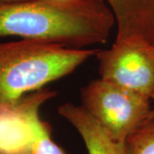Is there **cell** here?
<instances>
[{"label":"cell","instance_id":"obj_1","mask_svg":"<svg viewBox=\"0 0 154 154\" xmlns=\"http://www.w3.org/2000/svg\"><path fill=\"white\" fill-rule=\"evenodd\" d=\"M116 25L105 0H28L0 5V38L68 48L105 43Z\"/></svg>","mask_w":154,"mask_h":154},{"label":"cell","instance_id":"obj_2","mask_svg":"<svg viewBox=\"0 0 154 154\" xmlns=\"http://www.w3.org/2000/svg\"><path fill=\"white\" fill-rule=\"evenodd\" d=\"M98 50L29 39L0 42V109L70 75Z\"/></svg>","mask_w":154,"mask_h":154},{"label":"cell","instance_id":"obj_3","mask_svg":"<svg viewBox=\"0 0 154 154\" xmlns=\"http://www.w3.org/2000/svg\"><path fill=\"white\" fill-rule=\"evenodd\" d=\"M81 94L82 106L120 142L147 121L152 110L151 99L101 78L82 88Z\"/></svg>","mask_w":154,"mask_h":154},{"label":"cell","instance_id":"obj_4","mask_svg":"<svg viewBox=\"0 0 154 154\" xmlns=\"http://www.w3.org/2000/svg\"><path fill=\"white\" fill-rule=\"evenodd\" d=\"M100 78L154 99V46L140 40L114 42L110 49L98 50Z\"/></svg>","mask_w":154,"mask_h":154},{"label":"cell","instance_id":"obj_5","mask_svg":"<svg viewBox=\"0 0 154 154\" xmlns=\"http://www.w3.org/2000/svg\"><path fill=\"white\" fill-rule=\"evenodd\" d=\"M56 94L43 88L25 96L15 105L0 109V153L19 148L34 137L43 122L39 109Z\"/></svg>","mask_w":154,"mask_h":154},{"label":"cell","instance_id":"obj_6","mask_svg":"<svg viewBox=\"0 0 154 154\" xmlns=\"http://www.w3.org/2000/svg\"><path fill=\"white\" fill-rule=\"evenodd\" d=\"M57 110L80 134L88 154H128L125 142L113 140L83 106L65 103Z\"/></svg>","mask_w":154,"mask_h":154},{"label":"cell","instance_id":"obj_7","mask_svg":"<svg viewBox=\"0 0 154 154\" xmlns=\"http://www.w3.org/2000/svg\"><path fill=\"white\" fill-rule=\"evenodd\" d=\"M116 22H134L154 12V0H105Z\"/></svg>","mask_w":154,"mask_h":154},{"label":"cell","instance_id":"obj_8","mask_svg":"<svg viewBox=\"0 0 154 154\" xmlns=\"http://www.w3.org/2000/svg\"><path fill=\"white\" fill-rule=\"evenodd\" d=\"M0 154H66L51 139V128L47 122H42L38 132L28 143L8 152Z\"/></svg>","mask_w":154,"mask_h":154},{"label":"cell","instance_id":"obj_9","mask_svg":"<svg viewBox=\"0 0 154 154\" xmlns=\"http://www.w3.org/2000/svg\"><path fill=\"white\" fill-rule=\"evenodd\" d=\"M125 144L128 154H154V117L132 133Z\"/></svg>","mask_w":154,"mask_h":154},{"label":"cell","instance_id":"obj_10","mask_svg":"<svg viewBox=\"0 0 154 154\" xmlns=\"http://www.w3.org/2000/svg\"><path fill=\"white\" fill-rule=\"evenodd\" d=\"M22 1H28V0H0V5L11 4V3H17V2H22Z\"/></svg>","mask_w":154,"mask_h":154},{"label":"cell","instance_id":"obj_11","mask_svg":"<svg viewBox=\"0 0 154 154\" xmlns=\"http://www.w3.org/2000/svg\"><path fill=\"white\" fill-rule=\"evenodd\" d=\"M153 117H154V109H152L151 112H150V114H149L147 121H148V120H150V119H152V118H153Z\"/></svg>","mask_w":154,"mask_h":154}]
</instances>
